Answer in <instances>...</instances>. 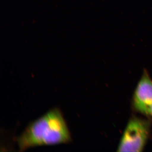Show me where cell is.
<instances>
[{
	"label": "cell",
	"mask_w": 152,
	"mask_h": 152,
	"mask_svg": "<svg viewBox=\"0 0 152 152\" xmlns=\"http://www.w3.org/2000/svg\"><path fill=\"white\" fill-rule=\"evenodd\" d=\"M70 132L60 109L54 108L30 123L17 138L20 151L33 147L69 143Z\"/></svg>",
	"instance_id": "cell-1"
},
{
	"label": "cell",
	"mask_w": 152,
	"mask_h": 152,
	"mask_svg": "<svg viewBox=\"0 0 152 152\" xmlns=\"http://www.w3.org/2000/svg\"><path fill=\"white\" fill-rule=\"evenodd\" d=\"M150 134L148 122L134 117L129 121L120 141L117 151L142 152Z\"/></svg>",
	"instance_id": "cell-2"
},
{
	"label": "cell",
	"mask_w": 152,
	"mask_h": 152,
	"mask_svg": "<svg viewBox=\"0 0 152 152\" xmlns=\"http://www.w3.org/2000/svg\"><path fill=\"white\" fill-rule=\"evenodd\" d=\"M134 108L139 113L151 115L152 107V80L146 71H144L133 97Z\"/></svg>",
	"instance_id": "cell-3"
},
{
	"label": "cell",
	"mask_w": 152,
	"mask_h": 152,
	"mask_svg": "<svg viewBox=\"0 0 152 152\" xmlns=\"http://www.w3.org/2000/svg\"><path fill=\"white\" fill-rule=\"evenodd\" d=\"M151 115L152 116V107L151 108Z\"/></svg>",
	"instance_id": "cell-4"
}]
</instances>
